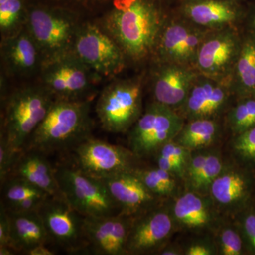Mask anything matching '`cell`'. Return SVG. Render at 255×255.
I'll list each match as a JSON object with an SVG mask.
<instances>
[{
  "label": "cell",
  "mask_w": 255,
  "mask_h": 255,
  "mask_svg": "<svg viewBox=\"0 0 255 255\" xmlns=\"http://www.w3.org/2000/svg\"><path fill=\"white\" fill-rule=\"evenodd\" d=\"M166 16L152 0H114L104 27L127 58L139 62L152 55Z\"/></svg>",
  "instance_id": "obj_1"
},
{
  "label": "cell",
  "mask_w": 255,
  "mask_h": 255,
  "mask_svg": "<svg viewBox=\"0 0 255 255\" xmlns=\"http://www.w3.org/2000/svg\"><path fill=\"white\" fill-rule=\"evenodd\" d=\"M90 112L88 100L55 99L23 150L39 151L46 155L71 151L91 137L92 123Z\"/></svg>",
  "instance_id": "obj_2"
},
{
  "label": "cell",
  "mask_w": 255,
  "mask_h": 255,
  "mask_svg": "<svg viewBox=\"0 0 255 255\" xmlns=\"http://www.w3.org/2000/svg\"><path fill=\"white\" fill-rule=\"evenodd\" d=\"M55 100L53 94L43 85L15 90L5 100L1 134L21 152Z\"/></svg>",
  "instance_id": "obj_3"
},
{
  "label": "cell",
  "mask_w": 255,
  "mask_h": 255,
  "mask_svg": "<svg viewBox=\"0 0 255 255\" xmlns=\"http://www.w3.org/2000/svg\"><path fill=\"white\" fill-rule=\"evenodd\" d=\"M55 175L62 195L84 217L119 214L118 206L102 179L84 173L75 165L58 166Z\"/></svg>",
  "instance_id": "obj_4"
},
{
  "label": "cell",
  "mask_w": 255,
  "mask_h": 255,
  "mask_svg": "<svg viewBox=\"0 0 255 255\" xmlns=\"http://www.w3.org/2000/svg\"><path fill=\"white\" fill-rule=\"evenodd\" d=\"M96 113L107 131H129L142 114V79L116 80L107 85L97 100Z\"/></svg>",
  "instance_id": "obj_5"
},
{
  "label": "cell",
  "mask_w": 255,
  "mask_h": 255,
  "mask_svg": "<svg viewBox=\"0 0 255 255\" xmlns=\"http://www.w3.org/2000/svg\"><path fill=\"white\" fill-rule=\"evenodd\" d=\"M184 123L177 111L153 101L129 130V148L138 159L153 157L175 138Z\"/></svg>",
  "instance_id": "obj_6"
},
{
  "label": "cell",
  "mask_w": 255,
  "mask_h": 255,
  "mask_svg": "<svg viewBox=\"0 0 255 255\" xmlns=\"http://www.w3.org/2000/svg\"><path fill=\"white\" fill-rule=\"evenodd\" d=\"M41 70V85L60 100H85L99 76L72 50L44 60Z\"/></svg>",
  "instance_id": "obj_7"
},
{
  "label": "cell",
  "mask_w": 255,
  "mask_h": 255,
  "mask_svg": "<svg viewBox=\"0 0 255 255\" xmlns=\"http://www.w3.org/2000/svg\"><path fill=\"white\" fill-rule=\"evenodd\" d=\"M71 152L75 167L97 179L133 172L139 167L140 159L129 147L113 145L92 137L80 142Z\"/></svg>",
  "instance_id": "obj_8"
},
{
  "label": "cell",
  "mask_w": 255,
  "mask_h": 255,
  "mask_svg": "<svg viewBox=\"0 0 255 255\" xmlns=\"http://www.w3.org/2000/svg\"><path fill=\"white\" fill-rule=\"evenodd\" d=\"M209 31L198 27L177 13L167 16L152 56L156 63H175L194 68L198 50Z\"/></svg>",
  "instance_id": "obj_9"
},
{
  "label": "cell",
  "mask_w": 255,
  "mask_h": 255,
  "mask_svg": "<svg viewBox=\"0 0 255 255\" xmlns=\"http://www.w3.org/2000/svg\"><path fill=\"white\" fill-rule=\"evenodd\" d=\"M72 52L99 76L117 75L127 58L107 32L90 23L79 26Z\"/></svg>",
  "instance_id": "obj_10"
},
{
  "label": "cell",
  "mask_w": 255,
  "mask_h": 255,
  "mask_svg": "<svg viewBox=\"0 0 255 255\" xmlns=\"http://www.w3.org/2000/svg\"><path fill=\"white\" fill-rule=\"evenodd\" d=\"M243 31L228 26L209 31L201 43L194 68L209 78L230 82L241 50Z\"/></svg>",
  "instance_id": "obj_11"
},
{
  "label": "cell",
  "mask_w": 255,
  "mask_h": 255,
  "mask_svg": "<svg viewBox=\"0 0 255 255\" xmlns=\"http://www.w3.org/2000/svg\"><path fill=\"white\" fill-rule=\"evenodd\" d=\"M79 26L69 15L36 9L28 14L26 27L39 48L43 62L71 51Z\"/></svg>",
  "instance_id": "obj_12"
},
{
  "label": "cell",
  "mask_w": 255,
  "mask_h": 255,
  "mask_svg": "<svg viewBox=\"0 0 255 255\" xmlns=\"http://www.w3.org/2000/svg\"><path fill=\"white\" fill-rule=\"evenodd\" d=\"M38 214L53 243L70 253L86 251L85 217L70 206L63 196L47 198Z\"/></svg>",
  "instance_id": "obj_13"
},
{
  "label": "cell",
  "mask_w": 255,
  "mask_h": 255,
  "mask_svg": "<svg viewBox=\"0 0 255 255\" xmlns=\"http://www.w3.org/2000/svg\"><path fill=\"white\" fill-rule=\"evenodd\" d=\"M177 231L166 203L134 217L128 238L127 255H157Z\"/></svg>",
  "instance_id": "obj_14"
},
{
  "label": "cell",
  "mask_w": 255,
  "mask_h": 255,
  "mask_svg": "<svg viewBox=\"0 0 255 255\" xmlns=\"http://www.w3.org/2000/svg\"><path fill=\"white\" fill-rule=\"evenodd\" d=\"M255 172L236 162H226L210 188L209 196L224 217L232 219L251 204Z\"/></svg>",
  "instance_id": "obj_15"
},
{
  "label": "cell",
  "mask_w": 255,
  "mask_h": 255,
  "mask_svg": "<svg viewBox=\"0 0 255 255\" xmlns=\"http://www.w3.org/2000/svg\"><path fill=\"white\" fill-rule=\"evenodd\" d=\"M173 216L177 230L197 235L214 236L225 219L209 195L184 190L166 202Z\"/></svg>",
  "instance_id": "obj_16"
},
{
  "label": "cell",
  "mask_w": 255,
  "mask_h": 255,
  "mask_svg": "<svg viewBox=\"0 0 255 255\" xmlns=\"http://www.w3.org/2000/svg\"><path fill=\"white\" fill-rule=\"evenodd\" d=\"M234 100L230 82L220 81L199 73L177 112L185 122L221 119Z\"/></svg>",
  "instance_id": "obj_17"
},
{
  "label": "cell",
  "mask_w": 255,
  "mask_h": 255,
  "mask_svg": "<svg viewBox=\"0 0 255 255\" xmlns=\"http://www.w3.org/2000/svg\"><path fill=\"white\" fill-rule=\"evenodd\" d=\"M246 9L241 0H179L177 14L207 31L243 23Z\"/></svg>",
  "instance_id": "obj_18"
},
{
  "label": "cell",
  "mask_w": 255,
  "mask_h": 255,
  "mask_svg": "<svg viewBox=\"0 0 255 255\" xmlns=\"http://www.w3.org/2000/svg\"><path fill=\"white\" fill-rule=\"evenodd\" d=\"M133 219L122 214L85 217L84 231L87 249L94 255H127L128 238Z\"/></svg>",
  "instance_id": "obj_19"
},
{
  "label": "cell",
  "mask_w": 255,
  "mask_h": 255,
  "mask_svg": "<svg viewBox=\"0 0 255 255\" xmlns=\"http://www.w3.org/2000/svg\"><path fill=\"white\" fill-rule=\"evenodd\" d=\"M152 76L154 101L177 111L182 107L197 77L194 67L179 64L156 63Z\"/></svg>",
  "instance_id": "obj_20"
},
{
  "label": "cell",
  "mask_w": 255,
  "mask_h": 255,
  "mask_svg": "<svg viewBox=\"0 0 255 255\" xmlns=\"http://www.w3.org/2000/svg\"><path fill=\"white\" fill-rule=\"evenodd\" d=\"M118 206L119 214L136 217L162 204L133 172L102 179Z\"/></svg>",
  "instance_id": "obj_21"
},
{
  "label": "cell",
  "mask_w": 255,
  "mask_h": 255,
  "mask_svg": "<svg viewBox=\"0 0 255 255\" xmlns=\"http://www.w3.org/2000/svg\"><path fill=\"white\" fill-rule=\"evenodd\" d=\"M1 59L7 71L15 75H28L41 68L43 58L27 28L4 37L1 42Z\"/></svg>",
  "instance_id": "obj_22"
},
{
  "label": "cell",
  "mask_w": 255,
  "mask_h": 255,
  "mask_svg": "<svg viewBox=\"0 0 255 255\" xmlns=\"http://www.w3.org/2000/svg\"><path fill=\"white\" fill-rule=\"evenodd\" d=\"M46 156L39 151L27 149L21 151L9 177L22 179L50 196H63L55 168L52 167Z\"/></svg>",
  "instance_id": "obj_23"
},
{
  "label": "cell",
  "mask_w": 255,
  "mask_h": 255,
  "mask_svg": "<svg viewBox=\"0 0 255 255\" xmlns=\"http://www.w3.org/2000/svg\"><path fill=\"white\" fill-rule=\"evenodd\" d=\"M7 212L11 221V246L15 251L24 253L33 247L53 242L38 212Z\"/></svg>",
  "instance_id": "obj_24"
},
{
  "label": "cell",
  "mask_w": 255,
  "mask_h": 255,
  "mask_svg": "<svg viewBox=\"0 0 255 255\" xmlns=\"http://www.w3.org/2000/svg\"><path fill=\"white\" fill-rule=\"evenodd\" d=\"M242 31L241 50L230 80L235 99L255 95V35Z\"/></svg>",
  "instance_id": "obj_25"
},
{
  "label": "cell",
  "mask_w": 255,
  "mask_h": 255,
  "mask_svg": "<svg viewBox=\"0 0 255 255\" xmlns=\"http://www.w3.org/2000/svg\"><path fill=\"white\" fill-rule=\"evenodd\" d=\"M221 119H194L185 122L174 139L190 151L215 147L222 136Z\"/></svg>",
  "instance_id": "obj_26"
},
{
  "label": "cell",
  "mask_w": 255,
  "mask_h": 255,
  "mask_svg": "<svg viewBox=\"0 0 255 255\" xmlns=\"http://www.w3.org/2000/svg\"><path fill=\"white\" fill-rule=\"evenodd\" d=\"M133 172L154 195L162 200L167 201L181 191L179 183L182 181L157 166L154 167L139 166Z\"/></svg>",
  "instance_id": "obj_27"
},
{
  "label": "cell",
  "mask_w": 255,
  "mask_h": 255,
  "mask_svg": "<svg viewBox=\"0 0 255 255\" xmlns=\"http://www.w3.org/2000/svg\"><path fill=\"white\" fill-rule=\"evenodd\" d=\"M224 127L231 136L255 127V95L235 99L225 114Z\"/></svg>",
  "instance_id": "obj_28"
},
{
  "label": "cell",
  "mask_w": 255,
  "mask_h": 255,
  "mask_svg": "<svg viewBox=\"0 0 255 255\" xmlns=\"http://www.w3.org/2000/svg\"><path fill=\"white\" fill-rule=\"evenodd\" d=\"M226 162L219 147H213L197 177L184 189L209 195L211 184L222 172Z\"/></svg>",
  "instance_id": "obj_29"
},
{
  "label": "cell",
  "mask_w": 255,
  "mask_h": 255,
  "mask_svg": "<svg viewBox=\"0 0 255 255\" xmlns=\"http://www.w3.org/2000/svg\"><path fill=\"white\" fill-rule=\"evenodd\" d=\"M225 218L214 233V238L220 255H243L247 253L241 231L234 220Z\"/></svg>",
  "instance_id": "obj_30"
},
{
  "label": "cell",
  "mask_w": 255,
  "mask_h": 255,
  "mask_svg": "<svg viewBox=\"0 0 255 255\" xmlns=\"http://www.w3.org/2000/svg\"><path fill=\"white\" fill-rule=\"evenodd\" d=\"M232 161L242 167L255 171V127L231 137Z\"/></svg>",
  "instance_id": "obj_31"
},
{
  "label": "cell",
  "mask_w": 255,
  "mask_h": 255,
  "mask_svg": "<svg viewBox=\"0 0 255 255\" xmlns=\"http://www.w3.org/2000/svg\"><path fill=\"white\" fill-rule=\"evenodd\" d=\"M1 185L3 186V201L1 204L4 207H8L30 198H47L50 196L45 191L18 177H9Z\"/></svg>",
  "instance_id": "obj_32"
},
{
  "label": "cell",
  "mask_w": 255,
  "mask_h": 255,
  "mask_svg": "<svg viewBox=\"0 0 255 255\" xmlns=\"http://www.w3.org/2000/svg\"><path fill=\"white\" fill-rule=\"evenodd\" d=\"M238 225L248 254L255 255V208L249 205L232 218Z\"/></svg>",
  "instance_id": "obj_33"
},
{
  "label": "cell",
  "mask_w": 255,
  "mask_h": 255,
  "mask_svg": "<svg viewBox=\"0 0 255 255\" xmlns=\"http://www.w3.org/2000/svg\"><path fill=\"white\" fill-rule=\"evenodd\" d=\"M22 4L21 0H7L0 4V28L4 37L17 32L21 21Z\"/></svg>",
  "instance_id": "obj_34"
},
{
  "label": "cell",
  "mask_w": 255,
  "mask_h": 255,
  "mask_svg": "<svg viewBox=\"0 0 255 255\" xmlns=\"http://www.w3.org/2000/svg\"><path fill=\"white\" fill-rule=\"evenodd\" d=\"M20 153L21 152L16 150L4 135L0 134V181L1 184L11 174Z\"/></svg>",
  "instance_id": "obj_35"
},
{
  "label": "cell",
  "mask_w": 255,
  "mask_h": 255,
  "mask_svg": "<svg viewBox=\"0 0 255 255\" xmlns=\"http://www.w3.org/2000/svg\"><path fill=\"white\" fill-rule=\"evenodd\" d=\"M205 235L202 238H196L184 248L185 255H217L218 248L214 236Z\"/></svg>",
  "instance_id": "obj_36"
},
{
  "label": "cell",
  "mask_w": 255,
  "mask_h": 255,
  "mask_svg": "<svg viewBox=\"0 0 255 255\" xmlns=\"http://www.w3.org/2000/svg\"><path fill=\"white\" fill-rule=\"evenodd\" d=\"M191 152V151L172 140L162 145L154 155L162 156L167 158L174 159L177 162H180L187 168Z\"/></svg>",
  "instance_id": "obj_37"
},
{
  "label": "cell",
  "mask_w": 255,
  "mask_h": 255,
  "mask_svg": "<svg viewBox=\"0 0 255 255\" xmlns=\"http://www.w3.org/2000/svg\"><path fill=\"white\" fill-rule=\"evenodd\" d=\"M11 221L4 206L0 209V247H11Z\"/></svg>",
  "instance_id": "obj_38"
},
{
  "label": "cell",
  "mask_w": 255,
  "mask_h": 255,
  "mask_svg": "<svg viewBox=\"0 0 255 255\" xmlns=\"http://www.w3.org/2000/svg\"><path fill=\"white\" fill-rule=\"evenodd\" d=\"M243 31L249 32L255 35V4L246 9V16L243 20Z\"/></svg>",
  "instance_id": "obj_39"
},
{
  "label": "cell",
  "mask_w": 255,
  "mask_h": 255,
  "mask_svg": "<svg viewBox=\"0 0 255 255\" xmlns=\"http://www.w3.org/2000/svg\"><path fill=\"white\" fill-rule=\"evenodd\" d=\"M23 254L27 255H54L55 252L52 251L48 245L41 244L33 247Z\"/></svg>",
  "instance_id": "obj_40"
},
{
  "label": "cell",
  "mask_w": 255,
  "mask_h": 255,
  "mask_svg": "<svg viewBox=\"0 0 255 255\" xmlns=\"http://www.w3.org/2000/svg\"><path fill=\"white\" fill-rule=\"evenodd\" d=\"M157 255H184V248H183V247L179 246V245L168 243L157 253Z\"/></svg>",
  "instance_id": "obj_41"
},
{
  "label": "cell",
  "mask_w": 255,
  "mask_h": 255,
  "mask_svg": "<svg viewBox=\"0 0 255 255\" xmlns=\"http://www.w3.org/2000/svg\"><path fill=\"white\" fill-rule=\"evenodd\" d=\"M16 251L11 247H0V255H14Z\"/></svg>",
  "instance_id": "obj_42"
},
{
  "label": "cell",
  "mask_w": 255,
  "mask_h": 255,
  "mask_svg": "<svg viewBox=\"0 0 255 255\" xmlns=\"http://www.w3.org/2000/svg\"><path fill=\"white\" fill-rule=\"evenodd\" d=\"M6 1H7V0H0V4H2V3L5 2Z\"/></svg>",
  "instance_id": "obj_43"
},
{
  "label": "cell",
  "mask_w": 255,
  "mask_h": 255,
  "mask_svg": "<svg viewBox=\"0 0 255 255\" xmlns=\"http://www.w3.org/2000/svg\"><path fill=\"white\" fill-rule=\"evenodd\" d=\"M166 1H169V0H166Z\"/></svg>",
  "instance_id": "obj_44"
}]
</instances>
